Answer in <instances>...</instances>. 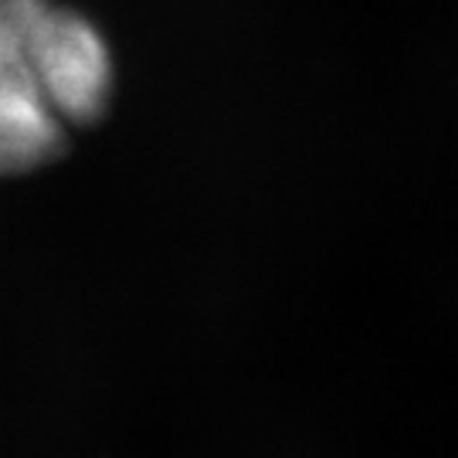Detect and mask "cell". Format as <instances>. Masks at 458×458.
Segmentation results:
<instances>
[{
	"mask_svg": "<svg viewBox=\"0 0 458 458\" xmlns=\"http://www.w3.org/2000/svg\"><path fill=\"white\" fill-rule=\"evenodd\" d=\"M51 4L55 0H0V75L28 79V51Z\"/></svg>",
	"mask_w": 458,
	"mask_h": 458,
	"instance_id": "3957f363",
	"label": "cell"
},
{
	"mask_svg": "<svg viewBox=\"0 0 458 458\" xmlns=\"http://www.w3.org/2000/svg\"><path fill=\"white\" fill-rule=\"evenodd\" d=\"M68 132L65 119L28 79L0 75V177H24L55 164Z\"/></svg>",
	"mask_w": 458,
	"mask_h": 458,
	"instance_id": "7a4b0ae2",
	"label": "cell"
},
{
	"mask_svg": "<svg viewBox=\"0 0 458 458\" xmlns=\"http://www.w3.org/2000/svg\"><path fill=\"white\" fill-rule=\"evenodd\" d=\"M28 79L68 130L89 126L109 113L113 102V45L92 17L55 0L28 51Z\"/></svg>",
	"mask_w": 458,
	"mask_h": 458,
	"instance_id": "6da1fadb",
	"label": "cell"
}]
</instances>
